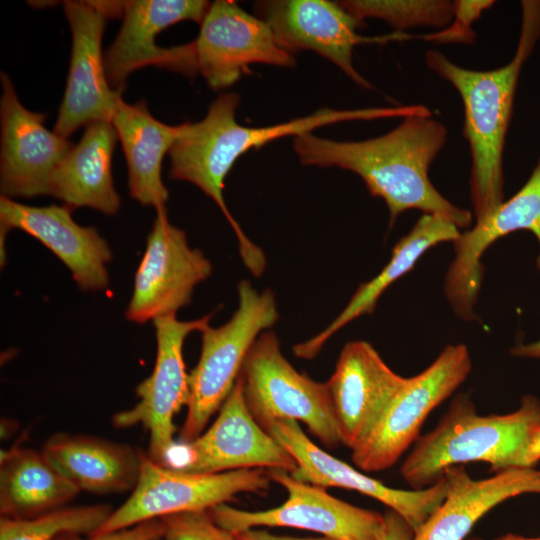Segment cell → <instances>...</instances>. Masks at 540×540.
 Here are the masks:
<instances>
[{
	"instance_id": "1",
	"label": "cell",
	"mask_w": 540,
	"mask_h": 540,
	"mask_svg": "<svg viewBox=\"0 0 540 540\" xmlns=\"http://www.w3.org/2000/svg\"><path fill=\"white\" fill-rule=\"evenodd\" d=\"M447 135L432 116H410L376 138L336 141L307 133L294 137L293 148L303 165L339 167L360 176L370 194L384 200L390 226L404 211L418 209L464 229L471 224V211L447 200L428 176Z\"/></svg>"
},
{
	"instance_id": "2",
	"label": "cell",
	"mask_w": 540,
	"mask_h": 540,
	"mask_svg": "<svg viewBox=\"0 0 540 540\" xmlns=\"http://www.w3.org/2000/svg\"><path fill=\"white\" fill-rule=\"evenodd\" d=\"M239 102L237 93H222L212 102L201 121L182 123V130L168 153V176L196 185L216 203L236 235L239 254L247 267L258 265L264 253L231 215L223 196L225 178L241 155L279 138L311 133L333 123L432 115L424 105L343 110L323 107L284 123L248 127L236 121Z\"/></svg>"
},
{
	"instance_id": "3",
	"label": "cell",
	"mask_w": 540,
	"mask_h": 540,
	"mask_svg": "<svg viewBox=\"0 0 540 540\" xmlns=\"http://www.w3.org/2000/svg\"><path fill=\"white\" fill-rule=\"evenodd\" d=\"M521 8L517 48L511 61L502 67L472 70L453 63L441 51L431 49L425 53L429 69L448 81L462 99L476 221L504 201L503 154L517 83L523 65L540 40V0H523Z\"/></svg>"
},
{
	"instance_id": "4",
	"label": "cell",
	"mask_w": 540,
	"mask_h": 540,
	"mask_svg": "<svg viewBox=\"0 0 540 540\" xmlns=\"http://www.w3.org/2000/svg\"><path fill=\"white\" fill-rule=\"evenodd\" d=\"M539 461V398L525 395L514 412L481 415L471 398L460 393L437 426L417 439L400 473L411 489H424L453 466L483 462L496 474L535 468Z\"/></svg>"
},
{
	"instance_id": "5",
	"label": "cell",
	"mask_w": 540,
	"mask_h": 540,
	"mask_svg": "<svg viewBox=\"0 0 540 540\" xmlns=\"http://www.w3.org/2000/svg\"><path fill=\"white\" fill-rule=\"evenodd\" d=\"M237 292L238 307L229 321L201 331L200 357L188 378L187 413L179 435L182 443L203 432L236 384L256 339L279 319L269 288L259 292L248 280H241Z\"/></svg>"
},
{
	"instance_id": "6",
	"label": "cell",
	"mask_w": 540,
	"mask_h": 540,
	"mask_svg": "<svg viewBox=\"0 0 540 540\" xmlns=\"http://www.w3.org/2000/svg\"><path fill=\"white\" fill-rule=\"evenodd\" d=\"M239 378L247 407L262 428L292 419L304 423L325 447L341 444L327 384L298 372L282 354L274 332L256 339Z\"/></svg>"
},
{
	"instance_id": "7",
	"label": "cell",
	"mask_w": 540,
	"mask_h": 540,
	"mask_svg": "<svg viewBox=\"0 0 540 540\" xmlns=\"http://www.w3.org/2000/svg\"><path fill=\"white\" fill-rule=\"evenodd\" d=\"M140 475L130 497L92 535L119 531L164 516L205 511L239 493H266L271 484L261 468L191 474L160 465L139 450Z\"/></svg>"
},
{
	"instance_id": "8",
	"label": "cell",
	"mask_w": 540,
	"mask_h": 540,
	"mask_svg": "<svg viewBox=\"0 0 540 540\" xmlns=\"http://www.w3.org/2000/svg\"><path fill=\"white\" fill-rule=\"evenodd\" d=\"M472 370L464 344L446 346L421 373L406 378L369 435L352 450V461L364 472L393 466L417 441L428 415L450 397Z\"/></svg>"
},
{
	"instance_id": "9",
	"label": "cell",
	"mask_w": 540,
	"mask_h": 540,
	"mask_svg": "<svg viewBox=\"0 0 540 540\" xmlns=\"http://www.w3.org/2000/svg\"><path fill=\"white\" fill-rule=\"evenodd\" d=\"M267 472L271 481L286 490L287 499L261 511L217 505L208 511L220 527L232 534L256 527H291L334 540H378L383 514L335 498L326 488L299 481L284 470Z\"/></svg>"
},
{
	"instance_id": "10",
	"label": "cell",
	"mask_w": 540,
	"mask_h": 540,
	"mask_svg": "<svg viewBox=\"0 0 540 540\" xmlns=\"http://www.w3.org/2000/svg\"><path fill=\"white\" fill-rule=\"evenodd\" d=\"M213 314L199 319L180 321L176 315L153 320L157 342L156 361L152 373L136 388L138 403L113 415L117 428L141 424L149 432L147 456L165 466L175 447L174 417L189 397V374L183 359L186 337L194 331H203Z\"/></svg>"
},
{
	"instance_id": "11",
	"label": "cell",
	"mask_w": 540,
	"mask_h": 540,
	"mask_svg": "<svg viewBox=\"0 0 540 540\" xmlns=\"http://www.w3.org/2000/svg\"><path fill=\"white\" fill-rule=\"evenodd\" d=\"M72 47L66 89L54 132L68 138L81 127L111 121L122 92L109 84L102 53V36L106 21L119 18V1L63 2Z\"/></svg>"
},
{
	"instance_id": "12",
	"label": "cell",
	"mask_w": 540,
	"mask_h": 540,
	"mask_svg": "<svg viewBox=\"0 0 540 540\" xmlns=\"http://www.w3.org/2000/svg\"><path fill=\"white\" fill-rule=\"evenodd\" d=\"M212 271V263L203 252L191 248L185 232L169 222L167 210L156 211L135 274L126 319L142 324L176 315L191 302L194 288Z\"/></svg>"
},
{
	"instance_id": "13",
	"label": "cell",
	"mask_w": 540,
	"mask_h": 540,
	"mask_svg": "<svg viewBox=\"0 0 540 540\" xmlns=\"http://www.w3.org/2000/svg\"><path fill=\"white\" fill-rule=\"evenodd\" d=\"M211 2L204 0L122 1L121 28L104 54L107 78L113 90L123 92L128 76L146 66L186 76L197 73L193 43L169 48L157 45V35L171 25L193 21L200 25Z\"/></svg>"
},
{
	"instance_id": "14",
	"label": "cell",
	"mask_w": 540,
	"mask_h": 540,
	"mask_svg": "<svg viewBox=\"0 0 540 540\" xmlns=\"http://www.w3.org/2000/svg\"><path fill=\"white\" fill-rule=\"evenodd\" d=\"M192 43L197 73L216 91L237 82L251 64L295 65L293 54L280 45L268 23L233 1L211 3Z\"/></svg>"
},
{
	"instance_id": "15",
	"label": "cell",
	"mask_w": 540,
	"mask_h": 540,
	"mask_svg": "<svg viewBox=\"0 0 540 540\" xmlns=\"http://www.w3.org/2000/svg\"><path fill=\"white\" fill-rule=\"evenodd\" d=\"M258 17L268 23L280 45L295 53L310 50L331 61L357 85L374 86L353 66V50L359 44L386 43L408 39L409 35L364 37L357 30L365 26L338 2L328 0H269L255 3Z\"/></svg>"
},
{
	"instance_id": "16",
	"label": "cell",
	"mask_w": 540,
	"mask_h": 540,
	"mask_svg": "<svg viewBox=\"0 0 540 540\" xmlns=\"http://www.w3.org/2000/svg\"><path fill=\"white\" fill-rule=\"evenodd\" d=\"M172 467L184 473L215 474L238 469H277L292 473L297 463L290 453L254 419L238 377L212 425L189 442Z\"/></svg>"
},
{
	"instance_id": "17",
	"label": "cell",
	"mask_w": 540,
	"mask_h": 540,
	"mask_svg": "<svg viewBox=\"0 0 540 540\" xmlns=\"http://www.w3.org/2000/svg\"><path fill=\"white\" fill-rule=\"evenodd\" d=\"M294 458L297 469L290 473L299 481L323 488L357 491L399 514L414 531L422 527L444 501L447 482L443 477L424 489H396L383 484L341 461L316 445L292 419L275 420L264 428Z\"/></svg>"
},
{
	"instance_id": "18",
	"label": "cell",
	"mask_w": 540,
	"mask_h": 540,
	"mask_svg": "<svg viewBox=\"0 0 540 540\" xmlns=\"http://www.w3.org/2000/svg\"><path fill=\"white\" fill-rule=\"evenodd\" d=\"M0 80L1 196L50 195L52 174L74 145L45 127L46 115L22 105L6 73L1 72Z\"/></svg>"
},
{
	"instance_id": "19",
	"label": "cell",
	"mask_w": 540,
	"mask_h": 540,
	"mask_svg": "<svg viewBox=\"0 0 540 540\" xmlns=\"http://www.w3.org/2000/svg\"><path fill=\"white\" fill-rule=\"evenodd\" d=\"M518 230L531 231L540 245V159L516 194L453 242L455 256L446 274L444 293L457 317L476 319L474 305L484 271L482 256L495 241ZM536 264L540 272V254Z\"/></svg>"
},
{
	"instance_id": "20",
	"label": "cell",
	"mask_w": 540,
	"mask_h": 540,
	"mask_svg": "<svg viewBox=\"0 0 540 540\" xmlns=\"http://www.w3.org/2000/svg\"><path fill=\"white\" fill-rule=\"evenodd\" d=\"M405 380L370 343L342 348L326 382L342 445L353 450L369 435Z\"/></svg>"
},
{
	"instance_id": "21",
	"label": "cell",
	"mask_w": 540,
	"mask_h": 540,
	"mask_svg": "<svg viewBox=\"0 0 540 540\" xmlns=\"http://www.w3.org/2000/svg\"><path fill=\"white\" fill-rule=\"evenodd\" d=\"M71 212L65 205L35 207L1 196V247L9 230L20 229L51 250L80 289L103 290L109 286L106 265L112 259L111 249L94 227L77 224Z\"/></svg>"
},
{
	"instance_id": "22",
	"label": "cell",
	"mask_w": 540,
	"mask_h": 540,
	"mask_svg": "<svg viewBox=\"0 0 540 540\" xmlns=\"http://www.w3.org/2000/svg\"><path fill=\"white\" fill-rule=\"evenodd\" d=\"M443 477L447 494L412 540H463L492 508L522 494H540V470L512 469L473 479L463 465L448 468Z\"/></svg>"
},
{
	"instance_id": "23",
	"label": "cell",
	"mask_w": 540,
	"mask_h": 540,
	"mask_svg": "<svg viewBox=\"0 0 540 540\" xmlns=\"http://www.w3.org/2000/svg\"><path fill=\"white\" fill-rule=\"evenodd\" d=\"M41 451L79 491L99 495L133 491L139 479V450L127 444L58 432Z\"/></svg>"
},
{
	"instance_id": "24",
	"label": "cell",
	"mask_w": 540,
	"mask_h": 540,
	"mask_svg": "<svg viewBox=\"0 0 540 540\" xmlns=\"http://www.w3.org/2000/svg\"><path fill=\"white\" fill-rule=\"evenodd\" d=\"M110 122L125 155L130 196L156 211L166 209L169 193L161 177L162 161L179 136L182 124L163 123L153 117L145 100L129 104L122 97Z\"/></svg>"
},
{
	"instance_id": "25",
	"label": "cell",
	"mask_w": 540,
	"mask_h": 540,
	"mask_svg": "<svg viewBox=\"0 0 540 540\" xmlns=\"http://www.w3.org/2000/svg\"><path fill=\"white\" fill-rule=\"evenodd\" d=\"M117 140L110 121L87 125L79 142L53 172L50 195L72 210L89 207L106 215L116 214L121 201L111 163Z\"/></svg>"
},
{
	"instance_id": "26",
	"label": "cell",
	"mask_w": 540,
	"mask_h": 540,
	"mask_svg": "<svg viewBox=\"0 0 540 540\" xmlns=\"http://www.w3.org/2000/svg\"><path fill=\"white\" fill-rule=\"evenodd\" d=\"M460 234V229L447 218L423 213L410 232L396 243L383 269L358 286L346 307L323 331L296 344L293 347L295 355L303 359L314 358L337 331L354 319L371 314L384 291L411 271L427 250L442 242H454Z\"/></svg>"
},
{
	"instance_id": "27",
	"label": "cell",
	"mask_w": 540,
	"mask_h": 540,
	"mask_svg": "<svg viewBox=\"0 0 540 540\" xmlns=\"http://www.w3.org/2000/svg\"><path fill=\"white\" fill-rule=\"evenodd\" d=\"M79 492L42 451L14 446L1 452V517H36L64 507Z\"/></svg>"
},
{
	"instance_id": "28",
	"label": "cell",
	"mask_w": 540,
	"mask_h": 540,
	"mask_svg": "<svg viewBox=\"0 0 540 540\" xmlns=\"http://www.w3.org/2000/svg\"><path fill=\"white\" fill-rule=\"evenodd\" d=\"M113 512L108 504L60 507L32 518L1 517L0 540H52L62 532L92 535Z\"/></svg>"
},
{
	"instance_id": "29",
	"label": "cell",
	"mask_w": 540,
	"mask_h": 540,
	"mask_svg": "<svg viewBox=\"0 0 540 540\" xmlns=\"http://www.w3.org/2000/svg\"><path fill=\"white\" fill-rule=\"evenodd\" d=\"M338 3L361 21L380 19L402 33L413 27L443 28L454 19L453 1L446 0H344Z\"/></svg>"
},
{
	"instance_id": "30",
	"label": "cell",
	"mask_w": 540,
	"mask_h": 540,
	"mask_svg": "<svg viewBox=\"0 0 540 540\" xmlns=\"http://www.w3.org/2000/svg\"><path fill=\"white\" fill-rule=\"evenodd\" d=\"M165 526L162 540H237L220 527L208 510L191 511L161 517Z\"/></svg>"
},
{
	"instance_id": "31",
	"label": "cell",
	"mask_w": 540,
	"mask_h": 540,
	"mask_svg": "<svg viewBox=\"0 0 540 540\" xmlns=\"http://www.w3.org/2000/svg\"><path fill=\"white\" fill-rule=\"evenodd\" d=\"M494 4L493 0H456L454 5V19L452 23L438 32L427 36L429 42L447 43H474L476 34L472 30V23L478 20L483 11Z\"/></svg>"
},
{
	"instance_id": "32",
	"label": "cell",
	"mask_w": 540,
	"mask_h": 540,
	"mask_svg": "<svg viewBox=\"0 0 540 540\" xmlns=\"http://www.w3.org/2000/svg\"><path fill=\"white\" fill-rule=\"evenodd\" d=\"M164 531L162 518H155L119 531L87 537L76 532H62L52 540H162Z\"/></svg>"
},
{
	"instance_id": "33",
	"label": "cell",
	"mask_w": 540,
	"mask_h": 540,
	"mask_svg": "<svg viewBox=\"0 0 540 540\" xmlns=\"http://www.w3.org/2000/svg\"><path fill=\"white\" fill-rule=\"evenodd\" d=\"M414 531L395 511L387 509L383 514V524L378 540H412Z\"/></svg>"
},
{
	"instance_id": "34",
	"label": "cell",
	"mask_w": 540,
	"mask_h": 540,
	"mask_svg": "<svg viewBox=\"0 0 540 540\" xmlns=\"http://www.w3.org/2000/svg\"><path fill=\"white\" fill-rule=\"evenodd\" d=\"M237 540H334L325 536L317 538H296L290 536H280L269 533L266 530L247 529L234 534Z\"/></svg>"
},
{
	"instance_id": "35",
	"label": "cell",
	"mask_w": 540,
	"mask_h": 540,
	"mask_svg": "<svg viewBox=\"0 0 540 540\" xmlns=\"http://www.w3.org/2000/svg\"><path fill=\"white\" fill-rule=\"evenodd\" d=\"M510 354L518 358L540 360V340L528 344H519L510 349Z\"/></svg>"
},
{
	"instance_id": "36",
	"label": "cell",
	"mask_w": 540,
	"mask_h": 540,
	"mask_svg": "<svg viewBox=\"0 0 540 540\" xmlns=\"http://www.w3.org/2000/svg\"><path fill=\"white\" fill-rule=\"evenodd\" d=\"M495 540H540V537L538 538H526L520 535L515 534H506L504 536H501Z\"/></svg>"
},
{
	"instance_id": "37",
	"label": "cell",
	"mask_w": 540,
	"mask_h": 540,
	"mask_svg": "<svg viewBox=\"0 0 540 540\" xmlns=\"http://www.w3.org/2000/svg\"><path fill=\"white\" fill-rule=\"evenodd\" d=\"M467 540H482V539H480L478 537H471V538H468Z\"/></svg>"
}]
</instances>
